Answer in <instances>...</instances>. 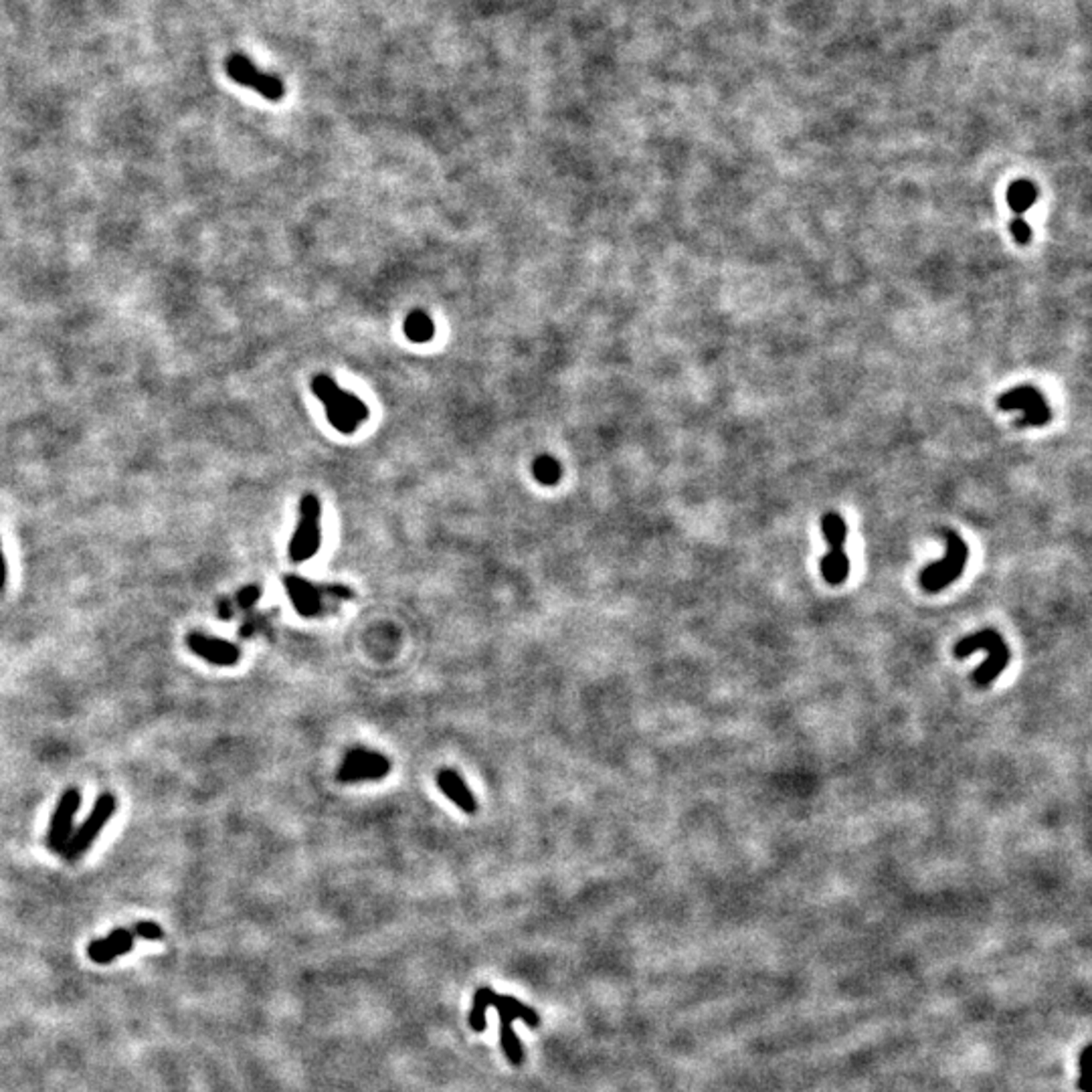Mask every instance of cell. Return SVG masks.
<instances>
[{
  "mask_svg": "<svg viewBox=\"0 0 1092 1092\" xmlns=\"http://www.w3.org/2000/svg\"><path fill=\"white\" fill-rule=\"evenodd\" d=\"M6 587V561L3 555V544H0V593H3Z\"/></svg>",
  "mask_w": 1092,
  "mask_h": 1092,
  "instance_id": "24",
  "label": "cell"
},
{
  "mask_svg": "<svg viewBox=\"0 0 1092 1092\" xmlns=\"http://www.w3.org/2000/svg\"><path fill=\"white\" fill-rule=\"evenodd\" d=\"M1007 204L1010 209L1016 213V217H1021L1026 211H1030L1033 207L1038 198V189L1033 186V183L1030 181H1016L1007 186Z\"/></svg>",
  "mask_w": 1092,
  "mask_h": 1092,
  "instance_id": "16",
  "label": "cell"
},
{
  "mask_svg": "<svg viewBox=\"0 0 1092 1092\" xmlns=\"http://www.w3.org/2000/svg\"><path fill=\"white\" fill-rule=\"evenodd\" d=\"M532 473H535L536 481H541L543 486H556L561 481V464L552 458V455H538L532 464Z\"/></svg>",
  "mask_w": 1092,
  "mask_h": 1092,
  "instance_id": "18",
  "label": "cell"
},
{
  "mask_svg": "<svg viewBox=\"0 0 1092 1092\" xmlns=\"http://www.w3.org/2000/svg\"><path fill=\"white\" fill-rule=\"evenodd\" d=\"M235 613H237V609H235L233 599H231V597H221V599L217 601V615H218V618L225 619V621H231V619L235 618Z\"/></svg>",
  "mask_w": 1092,
  "mask_h": 1092,
  "instance_id": "23",
  "label": "cell"
},
{
  "mask_svg": "<svg viewBox=\"0 0 1092 1092\" xmlns=\"http://www.w3.org/2000/svg\"><path fill=\"white\" fill-rule=\"evenodd\" d=\"M134 933L130 929H114L106 939L92 941L87 945V957L98 965H107L118 957H124L134 949Z\"/></svg>",
  "mask_w": 1092,
  "mask_h": 1092,
  "instance_id": "14",
  "label": "cell"
},
{
  "mask_svg": "<svg viewBox=\"0 0 1092 1092\" xmlns=\"http://www.w3.org/2000/svg\"><path fill=\"white\" fill-rule=\"evenodd\" d=\"M998 407L1004 411H1013V409L1024 411V417L1018 421V427L1046 425V423L1052 419V411L1048 407V403H1046L1042 393L1033 387H1018L1013 390H1007V393L999 397Z\"/></svg>",
  "mask_w": 1092,
  "mask_h": 1092,
  "instance_id": "10",
  "label": "cell"
},
{
  "mask_svg": "<svg viewBox=\"0 0 1092 1092\" xmlns=\"http://www.w3.org/2000/svg\"><path fill=\"white\" fill-rule=\"evenodd\" d=\"M821 530H824L827 546H830L827 555L821 558V575H824V579L830 584L846 583L847 575H850V558H847L844 550L847 536V526L844 518L836 512H827L821 518Z\"/></svg>",
  "mask_w": 1092,
  "mask_h": 1092,
  "instance_id": "6",
  "label": "cell"
},
{
  "mask_svg": "<svg viewBox=\"0 0 1092 1092\" xmlns=\"http://www.w3.org/2000/svg\"><path fill=\"white\" fill-rule=\"evenodd\" d=\"M403 330H404V336H407L411 342L425 344L433 338L435 326H433V320L429 318L425 312L413 310L407 318H404Z\"/></svg>",
  "mask_w": 1092,
  "mask_h": 1092,
  "instance_id": "17",
  "label": "cell"
},
{
  "mask_svg": "<svg viewBox=\"0 0 1092 1092\" xmlns=\"http://www.w3.org/2000/svg\"><path fill=\"white\" fill-rule=\"evenodd\" d=\"M81 807V793L79 789H67L66 793L59 798V803H57L53 818H51L49 824V832H47V846L49 850H53L57 854H61L66 850L67 841L72 840L73 833V824H75V815L79 812Z\"/></svg>",
  "mask_w": 1092,
  "mask_h": 1092,
  "instance_id": "12",
  "label": "cell"
},
{
  "mask_svg": "<svg viewBox=\"0 0 1092 1092\" xmlns=\"http://www.w3.org/2000/svg\"><path fill=\"white\" fill-rule=\"evenodd\" d=\"M130 930L134 933V936H140V939H146V941H160L164 936L162 927L150 921L136 923Z\"/></svg>",
  "mask_w": 1092,
  "mask_h": 1092,
  "instance_id": "21",
  "label": "cell"
},
{
  "mask_svg": "<svg viewBox=\"0 0 1092 1092\" xmlns=\"http://www.w3.org/2000/svg\"><path fill=\"white\" fill-rule=\"evenodd\" d=\"M115 807H118V801H115L112 793L100 795L93 809L86 818V821H83V824L72 833V840L67 841L66 850L61 852V856L66 862H77V860H79L83 854L93 846V841L98 840L101 830H104V827L109 824V819L114 818Z\"/></svg>",
  "mask_w": 1092,
  "mask_h": 1092,
  "instance_id": "7",
  "label": "cell"
},
{
  "mask_svg": "<svg viewBox=\"0 0 1092 1092\" xmlns=\"http://www.w3.org/2000/svg\"><path fill=\"white\" fill-rule=\"evenodd\" d=\"M945 543H947L945 556H943L939 563H933V564H929V567H924L921 573V584L924 591H929V593H939V591L949 587V584H953L963 573H965L967 558H969L967 543L953 530L945 532Z\"/></svg>",
  "mask_w": 1092,
  "mask_h": 1092,
  "instance_id": "5",
  "label": "cell"
},
{
  "mask_svg": "<svg viewBox=\"0 0 1092 1092\" xmlns=\"http://www.w3.org/2000/svg\"><path fill=\"white\" fill-rule=\"evenodd\" d=\"M390 771V761L378 750L370 749H350L344 755V761L340 764L336 779L340 783H363V781H378L384 779Z\"/></svg>",
  "mask_w": 1092,
  "mask_h": 1092,
  "instance_id": "9",
  "label": "cell"
},
{
  "mask_svg": "<svg viewBox=\"0 0 1092 1092\" xmlns=\"http://www.w3.org/2000/svg\"><path fill=\"white\" fill-rule=\"evenodd\" d=\"M227 73L235 83L249 87L269 101H280L286 95V87L275 75L261 72L243 53H233L227 59Z\"/></svg>",
  "mask_w": 1092,
  "mask_h": 1092,
  "instance_id": "8",
  "label": "cell"
},
{
  "mask_svg": "<svg viewBox=\"0 0 1092 1092\" xmlns=\"http://www.w3.org/2000/svg\"><path fill=\"white\" fill-rule=\"evenodd\" d=\"M312 393L324 403L330 425L340 433H355L358 423L369 419V409L356 395L346 393L328 375H316L310 383Z\"/></svg>",
  "mask_w": 1092,
  "mask_h": 1092,
  "instance_id": "2",
  "label": "cell"
},
{
  "mask_svg": "<svg viewBox=\"0 0 1092 1092\" xmlns=\"http://www.w3.org/2000/svg\"><path fill=\"white\" fill-rule=\"evenodd\" d=\"M284 589L290 597L292 605L301 618H320V615L330 613L336 603H326V593L322 584H314L312 581L301 579L298 575H286Z\"/></svg>",
  "mask_w": 1092,
  "mask_h": 1092,
  "instance_id": "11",
  "label": "cell"
},
{
  "mask_svg": "<svg viewBox=\"0 0 1092 1092\" xmlns=\"http://www.w3.org/2000/svg\"><path fill=\"white\" fill-rule=\"evenodd\" d=\"M273 613L275 612H272V613H249L247 618H245V621H243L241 629H239L241 638L249 639V638H253V635H257V633L267 632L269 625H272Z\"/></svg>",
  "mask_w": 1092,
  "mask_h": 1092,
  "instance_id": "20",
  "label": "cell"
},
{
  "mask_svg": "<svg viewBox=\"0 0 1092 1092\" xmlns=\"http://www.w3.org/2000/svg\"><path fill=\"white\" fill-rule=\"evenodd\" d=\"M1010 231H1012L1013 239H1016V243H1019V245H1027V243L1032 241V227H1030V225H1027V221H1026L1024 217L1012 218Z\"/></svg>",
  "mask_w": 1092,
  "mask_h": 1092,
  "instance_id": "22",
  "label": "cell"
},
{
  "mask_svg": "<svg viewBox=\"0 0 1092 1092\" xmlns=\"http://www.w3.org/2000/svg\"><path fill=\"white\" fill-rule=\"evenodd\" d=\"M978 650H985L987 660L973 672V680H975V684L987 686L995 682V680L1001 676V672L1006 670L1007 661H1010V647L1006 646L1004 638H1001L998 632H993V629H983V632L963 638L959 644L955 646V655L957 658H967V655H971Z\"/></svg>",
  "mask_w": 1092,
  "mask_h": 1092,
  "instance_id": "3",
  "label": "cell"
},
{
  "mask_svg": "<svg viewBox=\"0 0 1092 1092\" xmlns=\"http://www.w3.org/2000/svg\"><path fill=\"white\" fill-rule=\"evenodd\" d=\"M487 1007H496V1010L500 1012V1018H502V1048L506 1052V1056L512 1060V1064H520L522 1062L524 1054H522V1048H520L516 1033H514L512 1030V1021L524 1019V1021H529L530 1026H538L541 1024V1018L536 1016V1012L532 1010V1007H526L524 1004H520L518 999L510 998V995H498V993H494L492 989L481 987L473 993V1006L470 1013V1026L475 1032L486 1030Z\"/></svg>",
  "mask_w": 1092,
  "mask_h": 1092,
  "instance_id": "1",
  "label": "cell"
},
{
  "mask_svg": "<svg viewBox=\"0 0 1092 1092\" xmlns=\"http://www.w3.org/2000/svg\"><path fill=\"white\" fill-rule=\"evenodd\" d=\"M320 520H322L320 500L314 494H306L300 500L298 526H295L290 550H287L292 563L301 564L310 561L320 550V543H322V524H320Z\"/></svg>",
  "mask_w": 1092,
  "mask_h": 1092,
  "instance_id": "4",
  "label": "cell"
},
{
  "mask_svg": "<svg viewBox=\"0 0 1092 1092\" xmlns=\"http://www.w3.org/2000/svg\"><path fill=\"white\" fill-rule=\"evenodd\" d=\"M186 646L189 650L198 655V658L209 661L213 666H235L237 661L241 660V647L237 644H231V641L223 639V638H215V635H204L198 632H192L186 635Z\"/></svg>",
  "mask_w": 1092,
  "mask_h": 1092,
  "instance_id": "13",
  "label": "cell"
},
{
  "mask_svg": "<svg viewBox=\"0 0 1092 1092\" xmlns=\"http://www.w3.org/2000/svg\"><path fill=\"white\" fill-rule=\"evenodd\" d=\"M261 593H263L261 584H245V587H241L239 591H237L231 599H233V605L237 612L252 613L253 607L257 605V601L261 599Z\"/></svg>",
  "mask_w": 1092,
  "mask_h": 1092,
  "instance_id": "19",
  "label": "cell"
},
{
  "mask_svg": "<svg viewBox=\"0 0 1092 1092\" xmlns=\"http://www.w3.org/2000/svg\"><path fill=\"white\" fill-rule=\"evenodd\" d=\"M437 787L439 791L446 795V798L453 803L455 807H460L461 812L467 815L478 813V801H475L473 793L467 787V783L464 781V777L460 773H455L453 769H443L437 775Z\"/></svg>",
  "mask_w": 1092,
  "mask_h": 1092,
  "instance_id": "15",
  "label": "cell"
}]
</instances>
